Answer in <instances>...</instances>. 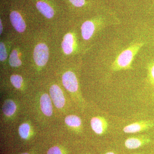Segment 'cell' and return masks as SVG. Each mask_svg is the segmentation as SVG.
<instances>
[{
  "label": "cell",
  "instance_id": "obj_1",
  "mask_svg": "<svg viewBox=\"0 0 154 154\" xmlns=\"http://www.w3.org/2000/svg\"><path fill=\"white\" fill-rule=\"evenodd\" d=\"M49 57V51L44 43H39L36 45L33 51V59L37 65L44 66L47 63Z\"/></svg>",
  "mask_w": 154,
  "mask_h": 154
},
{
  "label": "cell",
  "instance_id": "obj_2",
  "mask_svg": "<svg viewBox=\"0 0 154 154\" xmlns=\"http://www.w3.org/2000/svg\"><path fill=\"white\" fill-rule=\"evenodd\" d=\"M154 126V121L143 120L127 125L123 128V131L125 133H136L147 130Z\"/></svg>",
  "mask_w": 154,
  "mask_h": 154
},
{
  "label": "cell",
  "instance_id": "obj_3",
  "mask_svg": "<svg viewBox=\"0 0 154 154\" xmlns=\"http://www.w3.org/2000/svg\"><path fill=\"white\" fill-rule=\"evenodd\" d=\"M134 50L132 48H128L120 54L117 59L115 65H114V69L119 70L128 68L131 63L134 55Z\"/></svg>",
  "mask_w": 154,
  "mask_h": 154
},
{
  "label": "cell",
  "instance_id": "obj_4",
  "mask_svg": "<svg viewBox=\"0 0 154 154\" xmlns=\"http://www.w3.org/2000/svg\"><path fill=\"white\" fill-rule=\"evenodd\" d=\"M91 125L94 132L100 135L105 134L108 129V123L107 119L102 116H96L91 119Z\"/></svg>",
  "mask_w": 154,
  "mask_h": 154
},
{
  "label": "cell",
  "instance_id": "obj_5",
  "mask_svg": "<svg viewBox=\"0 0 154 154\" xmlns=\"http://www.w3.org/2000/svg\"><path fill=\"white\" fill-rule=\"evenodd\" d=\"M50 94L54 104L58 108L64 106L65 99L61 89L57 85H53L50 88Z\"/></svg>",
  "mask_w": 154,
  "mask_h": 154
},
{
  "label": "cell",
  "instance_id": "obj_6",
  "mask_svg": "<svg viewBox=\"0 0 154 154\" xmlns=\"http://www.w3.org/2000/svg\"><path fill=\"white\" fill-rule=\"evenodd\" d=\"M62 82L65 88L69 92L74 93L78 90V80L72 72L68 71L65 73L63 75Z\"/></svg>",
  "mask_w": 154,
  "mask_h": 154
},
{
  "label": "cell",
  "instance_id": "obj_7",
  "mask_svg": "<svg viewBox=\"0 0 154 154\" xmlns=\"http://www.w3.org/2000/svg\"><path fill=\"white\" fill-rule=\"evenodd\" d=\"M10 20L11 24L15 30L19 33L24 32L26 28V25L22 16L18 12L13 11L10 14Z\"/></svg>",
  "mask_w": 154,
  "mask_h": 154
},
{
  "label": "cell",
  "instance_id": "obj_8",
  "mask_svg": "<svg viewBox=\"0 0 154 154\" xmlns=\"http://www.w3.org/2000/svg\"><path fill=\"white\" fill-rule=\"evenodd\" d=\"M149 141V139L146 137H129L125 141V145L127 149H133L138 148Z\"/></svg>",
  "mask_w": 154,
  "mask_h": 154
},
{
  "label": "cell",
  "instance_id": "obj_9",
  "mask_svg": "<svg viewBox=\"0 0 154 154\" xmlns=\"http://www.w3.org/2000/svg\"><path fill=\"white\" fill-rule=\"evenodd\" d=\"M40 104L42 113L48 116H51L53 112L52 103L48 94H44L41 96Z\"/></svg>",
  "mask_w": 154,
  "mask_h": 154
},
{
  "label": "cell",
  "instance_id": "obj_10",
  "mask_svg": "<svg viewBox=\"0 0 154 154\" xmlns=\"http://www.w3.org/2000/svg\"><path fill=\"white\" fill-rule=\"evenodd\" d=\"M36 7L44 17L48 19H51L53 17L54 15L53 9L47 3L39 1L36 3Z\"/></svg>",
  "mask_w": 154,
  "mask_h": 154
},
{
  "label": "cell",
  "instance_id": "obj_11",
  "mask_svg": "<svg viewBox=\"0 0 154 154\" xmlns=\"http://www.w3.org/2000/svg\"><path fill=\"white\" fill-rule=\"evenodd\" d=\"M82 34L83 38L88 40L94 34L95 26L94 23L91 21H88L84 22L81 28Z\"/></svg>",
  "mask_w": 154,
  "mask_h": 154
},
{
  "label": "cell",
  "instance_id": "obj_12",
  "mask_svg": "<svg viewBox=\"0 0 154 154\" xmlns=\"http://www.w3.org/2000/svg\"><path fill=\"white\" fill-rule=\"evenodd\" d=\"M74 39L71 33H69L64 36L62 44L64 52L66 54H70L73 51Z\"/></svg>",
  "mask_w": 154,
  "mask_h": 154
},
{
  "label": "cell",
  "instance_id": "obj_13",
  "mask_svg": "<svg viewBox=\"0 0 154 154\" xmlns=\"http://www.w3.org/2000/svg\"><path fill=\"white\" fill-rule=\"evenodd\" d=\"M17 110V106L15 102L11 100L8 99L5 101L3 105V113L8 116H11L15 113Z\"/></svg>",
  "mask_w": 154,
  "mask_h": 154
},
{
  "label": "cell",
  "instance_id": "obj_14",
  "mask_svg": "<svg viewBox=\"0 0 154 154\" xmlns=\"http://www.w3.org/2000/svg\"><path fill=\"white\" fill-rule=\"evenodd\" d=\"M65 121L68 126L72 127L79 128L82 125V120L77 116H68L65 118Z\"/></svg>",
  "mask_w": 154,
  "mask_h": 154
},
{
  "label": "cell",
  "instance_id": "obj_15",
  "mask_svg": "<svg viewBox=\"0 0 154 154\" xmlns=\"http://www.w3.org/2000/svg\"><path fill=\"white\" fill-rule=\"evenodd\" d=\"M9 61L10 65L13 67H18L22 65V61L19 59L17 50H14L11 53Z\"/></svg>",
  "mask_w": 154,
  "mask_h": 154
},
{
  "label": "cell",
  "instance_id": "obj_16",
  "mask_svg": "<svg viewBox=\"0 0 154 154\" xmlns=\"http://www.w3.org/2000/svg\"><path fill=\"white\" fill-rule=\"evenodd\" d=\"M30 127L27 123H23L19 126V135L22 138L27 139L30 133Z\"/></svg>",
  "mask_w": 154,
  "mask_h": 154
},
{
  "label": "cell",
  "instance_id": "obj_17",
  "mask_svg": "<svg viewBox=\"0 0 154 154\" xmlns=\"http://www.w3.org/2000/svg\"><path fill=\"white\" fill-rule=\"evenodd\" d=\"M11 81L12 85L15 88L19 89L22 86L23 79L22 76L19 75H13L11 77Z\"/></svg>",
  "mask_w": 154,
  "mask_h": 154
},
{
  "label": "cell",
  "instance_id": "obj_18",
  "mask_svg": "<svg viewBox=\"0 0 154 154\" xmlns=\"http://www.w3.org/2000/svg\"><path fill=\"white\" fill-rule=\"evenodd\" d=\"M8 57V54L6 50L5 44L2 42L0 44V60L1 61H4Z\"/></svg>",
  "mask_w": 154,
  "mask_h": 154
},
{
  "label": "cell",
  "instance_id": "obj_19",
  "mask_svg": "<svg viewBox=\"0 0 154 154\" xmlns=\"http://www.w3.org/2000/svg\"><path fill=\"white\" fill-rule=\"evenodd\" d=\"M47 154H62V153L58 147L54 146L48 150Z\"/></svg>",
  "mask_w": 154,
  "mask_h": 154
},
{
  "label": "cell",
  "instance_id": "obj_20",
  "mask_svg": "<svg viewBox=\"0 0 154 154\" xmlns=\"http://www.w3.org/2000/svg\"><path fill=\"white\" fill-rule=\"evenodd\" d=\"M73 5L77 7H82L85 5V0H69Z\"/></svg>",
  "mask_w": 154,
  "mask_h": 154
},
{
  "label": "cell",
  "instance_id": "obj_21",
  "mask_svg": "<svg viewBox=\"0 0 154 154\" xmlns=\"http://www.w3.org/2000/svg\"><path fill=\"white\" fill-rule=\"evenodd\" d=\"M149 75V79L151 82L154 85V64L150 68Z\"/></svg>",
  "mask_w": 154,
  "mask_h": 154
},
{
  "label": "cell",
  "instance_id": "obj_22",
  "mask_svg": "<svg viewBox=\"0 0 154 154\" xmlns=\"http://www.w3.org/2000/svg\"><path fill=\"white\" fill-rule=\"evenodd\" d=\"M0 33H1V34H2V31H3V26H2V20H0Z\"/></svg>",
  "mask_w": 154,
  "mask_h": 154
},
{
  "label": "cell",
  "instance_id": "obj_23",
  "mask_svg": "<svg viewBox=\"0 0 154 154\" xmlns=\"http://www.w3.org/2000/svg\"><path fill=\"white\" fill-rule=\"evenodd\" d=\"M105 154H115L114 152H108L106 153Z\"/></svg>",
  "mask_w": 154,
  "mask_h": 154
},
{
  "label": "cell",
  "instance_id": "obj_24",
  "mask_svg": "<svg viewBox=\"0 0 154 154\" xmlns=\"http://www.w3.org/2000/svg\"><path fill=\"white\" fill-rule=\"evenodd\" d=\"M29 154L27 153H23V154Z\"/></svg>",
  "mask_w": 154,
  "mask_h": 154
}]
</instances>
